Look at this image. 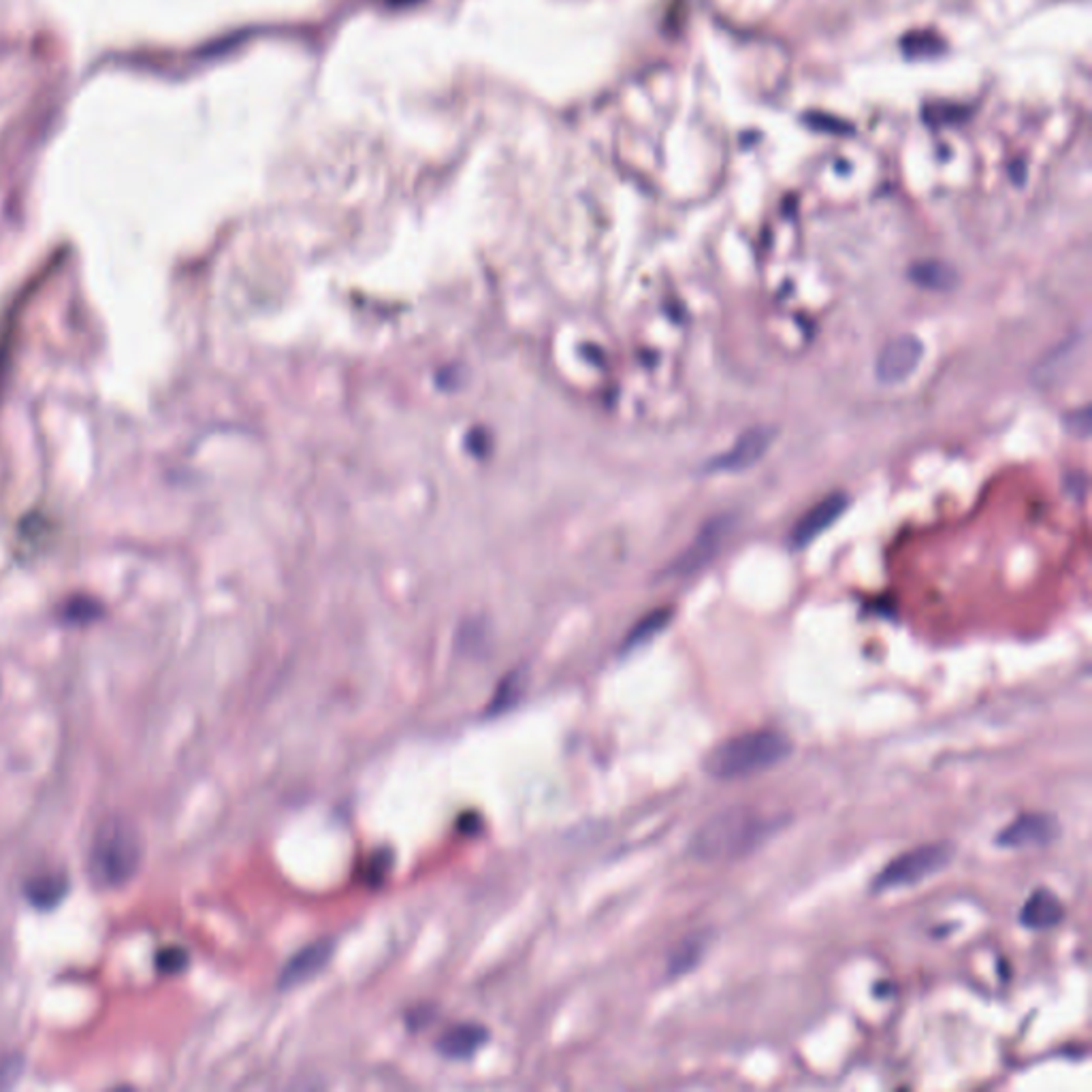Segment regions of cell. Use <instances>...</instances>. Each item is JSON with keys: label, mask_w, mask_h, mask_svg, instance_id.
Listing matches in <instances>:
<instances>
[{"label": "cell", "mask_w": 1092, "mask_h": 1092, "mask_svg": "<svg viewBox=\"0 0 1092 1092\" xmlns=\"http://www.w3.org/2000/svg\"><path fill=\"white\" fill-rule=\"evenodd\" d=\"M774 832V819L751 807H728L698 828L691 856L702 862H730L749 856Z\"/></svg>", "instance_id": "obj_1"}, {"label": "cell", "mask_w": 1092, "mask_h": 1092, "mask_svg": "<svg viewBox=\"0 0 1092 1092\" xmlns=\"http://www.w3.org/2000/svg\"><path fill=\"white\" fill-rule=\"evenodd\" d=\"M20 1058H7L0 1063V1088H9L20 1078Z\"/></svg>", "instance_id": "obj_19"}, {"label": "cell", "mask_w": 1092, "mask_h": 1092, "mask_svg": "<svg viewBox=\"0 0 1092 1092\" xmlns=\"http://www.w3.org/2000/svg\"><path fill=\"white\" fill-rule=\"evenodd\" d=\"M924 346L915 335H899L881 348L875 376L881 384H901L920 365Z\"/></svg>", "instance_id": "obj_6"}, {"label": "cell", "mask_w": 1092, "mask_h": 1092, "mask_svg": "<svg viewBox=\"0 0 1092 1092\" xmlns=\"http://www.w3.org/2000/svg\"><path fill=\"white\" fill-rule=\"evenodd\" d=\"M706 945H709V939H706L702 932L685 937L681 943L676 945V950L670 954L668 973L674 977L689 973V971L698 965L700 958H702Z\"/></svg>", "instance_id": "obj_14"}, {"label": "cell", "mask_w": 1092, "mask_h": 1092, "mask_svg": "<svg viewBox=\"0 0 1092 1092\" xmlns=\"http://www.w3.org/2000/svg\"><path fill=\"white\" fill-rule=\"evenodd\" d=\"M728 527H730L728 518H713L711 523H706L702 527V532L696 536V540L691 542L688 551L674 561L673 566L674 574H691V572L702 568L704 563H709L713 557L717 555L721 542L726 540Z\"/></svg>", "instance_id": "obj_9"}, {"label": "cell", "mask_w": 1092, "mask_h": 1092, "mask_svg": "<svg viewBox=\"0 0 1092 1092\" xmlns=\"http://www.w3.org/2000/svg\"><path fill=\"white\" fill-rule=\"evenodd\" d=\"M101 615H103L101 604L90 598H75L71 602H66V606L63 608V619L73 625L92 623L99 619Z\"/></svg>", "instance_id": "obj_16"}, {"label": "cell", "mask_w": 1092, "mask_h": 1092, "mask_svg": "<svg viewBox=\"0 0 1092 1092\" xmlns=\"http://www.w3.org/2000/svg\"><path fill=\"white\" fill-rule=\"evenodd\" d=\"M849 506V497L845 493H832L824 497L822 502H817L815 506H813L807 515L798 518V523L794 525L792 533H789V542H792L794 548H802L811 545L813 540L817 536H822L826 530H830V527L839 521L843 517V512L847 510Z\"/></svg>", "instance_id": "obj_8"}, {"label": "cell", "mask_w": 1092, "mask_h": 1092, "mask_svg": "<svg viewBox=\"0 0 1092 1092\" xmlns=\"http://www.w3.org/2000/svg\"><path fill=\"white\" fill-rule=\"evenodd\" d=\"M914 276L920 284L935 286V289H943V286L950 284L952 277H954L950 274V269L943 267V265H922V267H917Z\"/></svg>", "instance_id": "obj_18"}, {"label": "cell", "mask_w": 1092, "mask_h": 1092, "mask_svg": "<svg viewBox=\"0 0 1092 1092\" xmlns=\"http://www.w3.org/2000/svg\"><path fill=\"white\" fill-rule=\"evenodd\" d=\"M489 1033L480 1024H459V1027L448 1028L447 1033L440 1037L438 1050L447 1058H470L487 1043Z\"/></svg>", "instance_id": "obj_13"}, {"label": "cell", "mask_w": 1092, "mask_h": 1092, "mask_svg": "<svg viewBox=\"0 0 1092 1092\" xmlns=\"http://www.w3.org/2000/svg\"><path fill=\"white\" fill-rule=\"evenodd\" d=\"M1058 834L1060 826L1057 817L1045 815V813H1024L997 834V845L1005 849L1045 847L1057 841Z\"/></svg>", "instance_id": "obj_7"}, {"label": "cell", "mask_w": 1092, "mask_h": 1092, "mask_svg": "<svg viewBox=\"0 0 1092 1092\" xmlns=\"http://www.w3.org/2000/svg\"><path fill=\"white\" fill-rule=\"evenodd\" d=\"M792 753V741L777 730H753L719 743L704 758V771L713 779L734 781L766 773Z\"/></svg>", "instance_id": "obj_3"}, {"label": "cell", "mask_w": 1092, "mask_h": 1092, "mask_svg": "<svg viewBox=\"0 0 1092 1092\" xmlns=\"http://www.w3.org/2000/svg\"><path fill=\"white\" fill-rule=\"evenodd\" d=\"M143 839L131 819L111 815L96 826L88 847V875L99 890L131 884L143 862Z\"/></svg>", "instance_id": "obj_2"}, {"label": "cell", "mask_w": 1092, "mask_h": 1092, "mask_svg": "<svg viewBox=\"0 0 1092 1092\" xmlns=\"http://www.w3.org/2000/svg\"><path fill=\"white\" fill-rule=\"evenodd\" d=\"M1065 907L1048 887H1039L1028 896L1020 911V924L1030 930H1048L1063 922Z\"/></svg>", "instance_id": "obj_11"}, {"label": "cell", "mask_w": 1092, "mask_h": 1092, "mask_svg": "<svg viewBox=\"0 0 1092 1092\" xmlns=\"http://www.w3.org/2000/svg\"><path fill=\"white\" fill-rule=\"evenodd\" d=\"M186 967H188V952L182 950V947H177V945L164 947V950L156 954V969L161 971V973L176 975V973H182Z\"/></svg>", "instance_id": "obj_17"}, {"label": "cell", "mask_w": 1092, "mask_h": 1092, "mask_svg": "<svg viewBox=\"0 0 1092 1092\" xmlns=\"http://www.w3.org/2000/svg\"><path fill=\"white\" fill-rule=\"evenodd\" d=\"M66 894H69V879H66L64 872L58 871L33 875L24 884L26 901L35 909L41 911L56 909L66 899Z\"/></svg>", "instance_id": "obj_12"}, {"label": "cell", "mask_w": 1092, "mask_h": 1092, "mask_svg": "<svg viewBox=\"0 0 1092 1092\" xmlns=\"http://www.w3.org/2000/svg\"><path fill=\"white\" fill-rule=\"evenodd\" d=\"M670 619V613L668 610H658V613H651L646 619L640 621L634 631L628 636V643H625V649H634V646L645 645L646 640H651L655 634H659L661 630L668 625Z\"/></svg>", "instance_id": "obj_15"}, {"label": "cell", "mask_w": 1092, "mask_h": 1092, "mask_svg": "<svg viewBox=\"0 0 1092 1092\" xmlns=\"http://www.w3.org/2000/svg\"><path fill=\"white\" fill-rule=\"evenodd\" d=\"M952 858L954 849L950 843H926V845L909 849L905 854L896 856L877 872V877L872 879V890L887 892L922 884L943 871L952 862Z\"/></svg>", "instance_id": "obj_4"}, {"label": "cell", "mask_w": 1092, "mask_h": 1092, "mask_svg": "<svg viewBox=\"0 0 1092 1092\" xmlns=\"http://www.w3.org/2000/svg\"><path fill=\"white\" fill-rule=\"evenodd\" d=\"M331 956H333V943L327 939L305 945L304 950L297 952L289 962H286V967L280 971V982H277V986H280V988H292V986L307 982V979L319 975L320 971L327 967Z\"/></svg>", "instance_id": "obj_10"}, {"label": "cell", "mask_w": 1092, "mask_h": 1092, "mask_svg": "<svg viewBox=\"0 0 1092 1092\" xmlns=\"http://www.w3.org/2000/svg\"><path fill=\"white\" fill-rule=\"evenodd\" d=\"M773 442H774V429L773 427H768V425L751 427L734 442V447H730L726 450L724 455L715 457L713 461L706 463V472L732 474V472L749 470L768 453V448L773 447Z\"/></svg>", "instance_id": "obj_5"}]
</instances>
